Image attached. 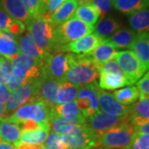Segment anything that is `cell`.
Segmentation results:
<instances>
[{"instance_id":"obj_31","label":"cell","mask_w":149,"mask_h":149,"mask_svg":"<svg viewBox=\"0 0 149 149\" xmlns=\"http://www.w3.org/2000/svg\"><path fill=\"white\" fill-rule=\"evenodd\" d=\"M112 95L119 104L124 106L133 104L140 97L139 90L134 85H128V87L119 89L112 93Z\"/></svg>"},{"instance_id":"obj_32","label":"cell","mask_w":149,"mask_h":149,"mask_svg":"<svg viewBox=\"0 0 149 149\" xmlns=\"http://www.w3.org/2000/svg\"><path fill=\"white\" fill-rule=\"evenodd\" d=\"M55 112L59 116L68 119H80L85 121V118L82 114L79 107L75 101L67 102L61 104H58L54 109Z\"/></svg>"},{"instance_id":"obj_12","label":"cell","mask_w":149,"mask_h":149,"mask_svg":"<svg viewBox=\"0 0 149 149\" xmlns=\"http://www.w3.org/2000/svg\"><path fill=\"white\" fill-rule=\"evenodd\" d=\"M35 80L27 81L24 85L11 92L10 97L5 104V117L11 116L13 112L22 105L29 102H34L35 95Z\"/></svg>"},{"instance_id":"obj_21","label":"cell","mask_w":149,"mask_h":149,"mask_svg":"<svg viewBox=\"0 0 149 149\" xmlns=\"http://www.w3.org/2000/svg\"><path fill=\"white\" fill-rule=\"evenodd\" d=\"M19 54L17 37L9 32L0 31V56L13 61Z\"/></svg>"},{"instance_id":"obj_54","label":"cell","mask_w":149,"mask_h":149,"mask_svg":"<svg viewBox=\"0 0 149 149\" xmlns=\"http://www.w3.org/2000/svg\"><path fill=\"white\" fill-rule=\"evenodd\" d=\"M0 140H1V139H0Z\"/></svg>"},{"instance_id":"obj_36","label":"cell","mask_w":149,"mask_h":149,"mask_svg":"<svg viewBox=\"0 0 149 149\" xmlns=\"http://www.w3.org/2000/svg\"><path fill=\"white\" fill-rule=\"evenodd\" d=\"M50 149H69L65 143L61 134L51 133L45 141V145Z\"/></svg>"},{"instance_id":"obj_11","label":"cell","mask_w":149,"mask_h":149,"mask_svg":"<svg viewBox=\"0 0 149 149\" xmlns=\"http://www.w3.org/2000/svg\"><path fill=\"white\" fill-rule=\"evenodd\" d=\"M68 55L65 52L49 54L42 65V74L60 83L63 82L68 70Z\"/></svg>"},{"instance_id":"obj_16","label":"cell","mask_w":149,"mask_h":149,"mask_svg":"<svg viewBox=\"0 0 149 149\" xmlns=\"http://www.w3.org/2000/svg\"><path fill=\"white\" fill-rule=\"evenodd\" d=\"M85 121L80 119H68L59 116L53 109H51L48 117L49 130L52 133L65 134L72 131L77 125L84 123Z\"/></svg>"},{"instance_id":"obj_3","label":"cell","mask_w":149,"mask_h":149,"mask_svg":"<svg viewBox=\"0 0 149 149\" xmlns=\"http://www.w3.org/2000/svg\"><path fill=\"white\" fill-rule=\"evenodd\" d=\"M137 134L130 122L123 123L103 133L99 138V145L108 149H128Z\"/></svg>"},{"instance_id":"obj_5","label":"cell","mask_w":149,"mask_h":149,"mask_svg":"<svg viewBox=\"0 0 149 149\" xmlns=\"http://www.w3.org/2000/svg\"><path fill=\"white\" fill-rule=\"evenodd\" d=\"M93 32V27L85 23L75 17H72L64 23L56 27V39L59 52L63 46L77 41Z\"/></svg>"},{"instance_id":"obj_26","label":"cell","mask_w":149,"mask_h":149,"mask_svg":"<svg viewBox=\"0 0 149 149\" xmlns=\"http://www.w3.org/2000/svg\"><path fill=\"white\" fill-rule=\"evenodd\" d=\"M120 28V23L114 17H107L100 19L93 27L94 34L100 39H106Z\"/></svg>"},{"instance_id":"obj_47","label":"cell","mask_w":149,"mask_h":149,"mask_svg":"<svg viewBox=\"0 0 149 149\" xmlns=\"http://www.w3.org/2000/svg\"><path fill=\"white\" fill-rule=\"evenodd\" d=\"M135 129H136L137 133H148L149 134V122L142 124V125H139V126H136Z\"/></svg>"},{"instance_id":"obj_37","label":"cell","mask_w":149,"mask_h":149,"mask_svg":"<svg viewBox=\"0 0 149 149\" xmlns=\"http://www.w3.org/2000/svg\"><path fill=\"white\" fill-rule=\"evenodd\" d=\"M12 61L0 56V84L6 85L12 74Z\"/></svg>"},{"instance_id":"obj_24","label":"cell","mask_w":149,"mask_h":149,"mask_svg":"<svg viewBox=\"0 0 149 149\" xmlns=\"http://www.w3.org/2000/svg\"><path fill=\"white\" fill-rule=\"evenodd\" d=\"M138 33L132 29L119 28L109 37L104 39L114 48H131Z\"/></svg>"},{"instance_id":"obj_56","label":"cell","mask_w":149,"mask_h":149,"mask_svg":"<svg viewBox=\"0 0 149 149\" xmlns=\"http://www.w3.org/2000/svg\"><path fill=\"white\" fill-rule=\"evenodd\" d=\"M15 149H16V148H15Z\"/></svg>"},{"instance_id":"obj_52","label":"cell","mask_w":149,"mask_h":149,"mask_svg":"<svg viewBox=\"0 0 149 149\" xmlns=\"http://www.w3.org/2000/svg\"><path fill=\"white\" fill-rule=\"evenodd\" d=\"M47 0H42V2L43 3H44V5L45 6H46V4H47Z\"/></svg>"},{"instance_id":"obj_55","label":"cell","mask_w":149,"mask_h":149,"mask_svg":"<svg viewBox=\"0 0 149 149\" xmlns=\"http://www.w3.org/2000/svg\"></svg>"},{"instance_id":"obj_27","label":"cell","mask_w":149,"mask_h":149,"mask_svg":"<svg viewBox=\"0 0 149 149\" xmlns=\"http://www.w3.org/2000/svg\"><path fill=\"white\" fill-rule=\"evenodd\" d=\"M128 23L132 30L137 33L149 32V8L128 15Z\"/></svg>"},{"instance_id":"obj_28","label":"cell","mask_w":149,"mask_h":149,"mask_svg":"<svg viewBox=\"0 0 149 149\" xmlns=\"http://www.w3.org/2000/svg\"><path fill=\"white\" fill-rule=\"evenodd\" d=\"M113 7L123 14L130 15L137 11L148 8L149 0H113Z\"/></svg>"},{"instance_id":"obj_23","label":"cell","mask_w":149,"mask_h":149,"mask_svg":"<svg viewBox=\"0 0 149 149\" xmlns=\"http://www.w3.org/2000/svg\"><path fill=\"white\" fill-rule=\"evenodd\" d=\"M0 8L9 16L22 22H27L31 15L22 5L21 0H0Z\"/></svg>"},{"instance_id":"obj_35","label":"cell","mask_w":149,"mask_h":149,"mask_svg":"<svg viewBox=\"0 0 149 149\" xmlns=\"http://www.w3.org/2000/svg\"><path fill=\"white\" fill-rule=\"evenodd\" d=\"M21 2L31 17H42L46 12V6L42 0H21Z\"/></svg>"},{"instance_id":"obj_45","label":"cell","mask_w":149,"mask_h":149,"mask_svg":"<svg viewBox=\"0 0 149 149\" xmlns=\"http://www.w3.org/2000/svg\"><path fill=\"white\" fill-rule=\"evenodd\" d=\"M11 91L5 85L0 84V104H6L10 97Z\"/></svg>"},{"instance_id":"obj_2","label":"cell","mask_w":149,"mask_h":149,"mask_svg":"<svg viewBox=\"0 0 149 149\" xmlns=\"http://www.w3.org/2000/svg\"><path fill=\"white\" fill-rule=\"evenodd\" d=\"M33 42L45 53L59 52L56 39V27L42 17H31L25 25Z\"/></svg>"},{"instance_id":"obj_46","label":"cell","mask_w":149,"mask_h":149,"mask_svg":"<svg viewBox=\"0 0 149 149\" xmlns=\"http://www.w3.org/2000/svg\"><path fill=\"white\" fill-rule=\"evenodd\" d=\"M42 145L19 143L16 147V149H42Z\"/></svg>"},{"instance_id":"obj_51","label":"cell","mask_w":149,"mask_h":149,"mask_svg":"<svg viewBox=\"0 0 149 149\" xmlns=\"http://www.w3.org/2000/svg\"><path fill=\"white\" fill-rule=\"evenodd\" d=\"M92 149H108L106 148H104V147H95V148H92Z\"/></svg>"},{"instance_id":"obj_38","label":"cell","mask_w":149,"mask_h":149,"mask_svg":"<svg viewBox=\"0 0 149 149\" xmlns=\"http://www.w3.org/2000/svg\"><path fill=\"white\" fill-rule=\"evenodd\" d=\"M98 70H99L100 74H114L124 75L123 73L122 70L119 67L118 62L114 59H113L111 61H109L100 65Z\"/></svg>"},{"instance_id":"obj_42","label":"cell","mask_w":149,"mask_h":149,"mask_svg":"<svg viewBox=\"0 0 149 149\" xmlns=\"http://www.w3.org/2000/svg\"><path fill=\"white\" fill-rule=\"evenodd\" d=\"M140 97H149V70L137 82Z\"/></svg>"},{"instance_id":"obj_10","label":"cell","mask_w":149,"mask_h":149,"mask_svg":"<svg viewBox=\"0 0 149 149\" xmlns=\"http://www.w3.org/2000/svg\"><path fill=\"white\" fill-rule=\"evenodd\" d=\"M126 122H129L128 114L125 116H113L99 111L91 117L85 118V123L99 139L103 133L110 128Z\"/></svg>"},{"instance_id":"obj_25","label":"cell","mask_w":149,"mask_h":149,"mask_svg":"<svg viewBox=\"0 0 149 149\" xmlns=\"http://www.w3.org/2000/svg\"><path fill=\"white\" fill-rule=\"evenodd\" d=\"M77 7L78 3L74 0H65L63 4L52 15L49 22L55 27L64 23L65 22L74 17Z\"/></svg>"},{"instance_id":"obj_53","label":"cell","mask_w":149,"mask_h":149,"mask_svg":"<svg viewBox=\"0 0 149 149\" xmlns=\"http://www.w3.org/2000/svg\"><path fill=\"white\" fill-rule=\"evenodd\" d=\"M42 149H50V148H47L46 146L42 145Z\"/></svg>"},{"instance_id":"obj_13","label":"cell","mask_w":149,"mask_h":149,"mask_svg":"<svg viewBox=\"0 0 149 149\" xmlns=\"http://www.w3.org/2000/svg\"><path fill=\"white\" fill-rule=\"evenodd\" d=\"M12 74L21 77L27 82L37 79L42 74L41 65L34 58L24 54H19L13 61H12Z\"/></svg>"},{"instance_id":"obj_49","label":"cell","mask_w":149,"mask_h":149,"mask_svg":"<svg viewBox=\"0 0 149 149\" xmlns=\"http://www.w3.org/2000/svg\"><path fill=\"white\" fill-rule=\"evenodd\" d=\"M5 118V105L0 104V121Z\"/></svg>"},{"instance_id":"obj_6","label":"cell","mask_w":149,"mask_h":149,"mask_svg":"<svg viewBox=\"0 0 149 149\" xmlns=\"http://www.w3.org/2000/svg\"><path fill=\"white\" fill-rule=\"evenodd\" d=\"M69 149H92L100 147L99 139L85 123L79 124L70 133L61 135Z\"/></svg>"},{"instance_id":"obj_44","label":"cell","mask_w":149,"mask_h":149,"mask_svg":"<svg viewBox=\"0 0 149 149\" xmlns=\"http://www.w3.org/2000/svg\"><path fill=\"white\" fill-rule=\"evenodd\" d=\"M13 19V18H12L5 11L0 8V31L7 32Z\"/></svg>"},{"instance_id":"obj_17","label":"cell","mask_w":149,"mask_h":149,"mask_svg":"<svg viewBox=\"0 0 149 149\" xmlns=\"http://www.w3.org/2000/svg\"><path fill=\"white\" fill-rule=\"evenodd\" d=\"M139 98L129 107L128 119L134 127L149 122V97Z\"/></svg>"},{"instance_id":"obj_43","label":"cell","mask_w":149,"mask_h":149,"mask_svg":"<svg viewBox=\"0 0 149 149\" xmlns=\"http://www.w3.org/2000/svg\"><path fill=\"white\" fill-rule=\"evenodd\" d=\"M25 29H26V26L23 22L16 20V19H13L7 32H9L12 35L17 37L25 32Z\"/></svg>"},{"instance_id":"obj_4","label":"cell","mask_w":149,"mask_h":149,"mask_svg":"<svg viewBox=\"0 0 149 149\" xmlns=\"http://www.w3.org/2000/svg\"><path fill=\"white\" fill-rule=\"evenodd\" d=\"M50 111L51 109L42 102H29L19 107L11 116L6 118L18 125L26 121H32L37 123L41 128L49 129L48 117Z\"/></svg>"},{"instance_id":"obj_48","label":"cell","mask_w":149,"mask_h":149,"mask_svg":"<svg viewBox=\"0 0 149 149\" xmlns=\"http://www.w3.org/2000/svg\"><path fill=\"white\" fill-rule=\"evenodd\" d=\"M15 146L13 144L5 143L2 140H0V149H15Z\"/></svg>"},{"instance_id":"obj_15","label":"cell","mask_w":149,"mask_h":149,"mask_svg":"<svg viewBox=\"0 0 149 149\" xmlns=\"http://www.w3.org/2000/svg\"><path fill=\"white\" fill-rule=\"evenodd\" d=\"M104 40L95 36V34H89L85 37L80 38L77 41L70 42L65 45L61 48L62 52H72L79 55H86L98 47Z\"/></svg>"},{"instance_id":"obj_7","label":"cell","mask_w":149,"mask_h":149,"mask_svg":"<svg viewBox=\"0 0 149 149\" xmlns=\"http://www.w3.org/2000/svg\"><path fill=\"white\" fill-rule=\"evenodd\" d=\"M60 82L42 74L35 80V102H42L47 106L53 109L58 105L57 91Z\"/></svg>"},{"instance_id":"obj_33","label":"cell","mask_w":149,"mask_h":149,"mask_svg":"<svg viewBox=\"0 0 149 149\" xmlns=\"http://www.w3.org/2000/svg\"><path fill=\"white\" fill-rule=\"evenodd\" d=\"M49 129L40 128L32 131H22L19 143L42 145L47 138Z\"/></svg>"},{"instance_id":"obj_20","label":"cell","mask_w":149,"mask_h":149,"mask_svg":"<svg viewBox=\"0 0 149 149\" xmlns=\"http://www.w3.org/2000/svg\"><path fill=\"white\" fill-rule=\"evenodd\" d=\"M131 49L147 70H149V32L138 33Z\"/></svg>"},{"instance_id":"obj_8","label":"cell","mask_w":149,"mask_h":149,"mask_svg":"<svg viewBox=\"0 0 149 149\" xmlns=\"http://www.w3.org/2000/svg\"><path fill=\"white\" fill-rule=\"evenodd\" d=\"M115 61L130 85L138 82L147 71V69L141 63L133 51L118 52Z\"/></svg>"},{"instance_id":"obj_1","label":"cell","mask_w":149,"mask_h":149,"mask_svg":"<svg viewBox=\"0 0 149 149\" xmlns=\"http://www.w3.org/2000/svg\"><path fill=\"white\" fill-rule=\"evenodd\" d=\"M99 77L100 73L98 68L94 64L89 54L69 53L68 70L65 73L64 81L81 86L95 82Z\"/></svg>"},{"instance_id":"obj_34","label":"cell","mask_w":149,"mask_h":149,"mask_svg":"<svg viewBox=\"0 0 149 149\" xmlns=\"http://www.w3.org/2000/svg\"><path fill=\"white\" fill-rule=\"evenodd\" d=\"M79 88L80 86L74 85L67 81H63L60 83L57 91L58 104H61L67 102L75 101Z\"/></svg>"},{"instance_id":"obj_39","label":"cell","mask_w":149,"mask_h":149,"mask_svg":"<svg viewBox=\"0 0 149 149\" xmlns=\"http://www.w3.org/2000/svg\"><path fill=\"white\" fill-rule=\"evenodd\" d=\"M128 149H149L148 133H137L133 143Z\"/></svg>"},{"instance_id":"obj_30","label":"cell","mask_w":149,"mask_h":149,"mask_svg":"<svg viewBox=\"0 0 149 149\" xmlns=\"http://www.w3.org/2000/svg\"><path fill=\"white\" fill-rule=\"evenodd\" d=\"M125 85H131L124 75L114 74H100L99 86L102 90H116Z\"/></svg>"},{"instance_id":"obj_29","label":"cell","mask_w":149,"mask_h":149,"mask_svg":"<svg viewBox=\"0 0 149 149\" xmlns=\"http://www.w3.org/2000/svg\"><path fill=\"white\" fill-rule=\"evenodd\" d=\"M74 17L91 27H94L99 20L100 13L95 7L91 3L78 6L74 12Z\"/></svg>"},{"instance_id":"obj_41","label":"cell","mask_w":149,"mask_h":149,"mask_svg":"<svg viewBox=\"0 0 149 149\" xmlns=\"http://www.w3.org/2000/svg\"><path fill=\"white\" fill-rule=\"evenodd\" d=\"M65 0H47L46 4V12L43 15V18L50 20V17L63 4Z\"/></svg>"},{"instance_id":"obj_18","label":"cell","mask_w":149,"mask_h":149,"mask_svg":"<svg viewBox=\"0 0 149 149\" xmlns=\"http://www.w3.org/2000/svg\"><path fill=\"white\" fill-rule=\"evenodd\" d=\"M18 42L19 53L24 54L34 58L39 64L41 65L42 69V65L46 58L49 54L43 52L42 50L37 47V45L33 42L30 33L28 32H25L20 38Z\"/></svg>"},{"instance_id":"obj_14","label":"cell","mask_w":149,"mask_h":149,"mask_svg":"<svg viewBox=\"0 0 149 149\" xmlns=\"http://www.w3.org/2000/svg\"><path fill=\"white\" fill-rule=\"evenodd\" d=\"M98 104L103 113L113 116H125L129 113V107L124 106L114 99L112 93L100 89L98 94Z\"/></svg>"},{"instance_id":"obj_19","label":"cell","mask_w":149,"mask_h":149,"mask_svg":"<svg viewBox=\"0 0 149 149\" xmlns=\"http://www.w3.org/2000/svg\"><path fill=\"white\" fill-rule=\"evenodd\" d=\"M118 52L111 44L104 40L98 47H96L89 56L93 61L94 64L99 69V67L103 64L115 58Z\"/></svg>"},{"instance_id":"obj_50","label":"cell","mask_w":149,"mask_h":149,"mask_svg":"<svg viewBox=\"0 0 149 149\" xmlns=\"http://www.w3.org/2000/svg\"><path fill=\"white\" fill-rule=\"evenodd\" d=\"M78 5H82V4H86V3H91L92 0H74Z\"/></svg>"},{"instance_id":"obj_40","label":"cell","mask_w":149,"mask_h":149,"mask_svg":"<svg viewBox=\"0 0 149 149\" xmlns=\"http://www.w3.org/2000/svg\"><path fill=\"white\" fill-rule=\"evenodd\" d=\"M91 3L98 9L101 19L105 17V15L113 8V0H92Z\"/></svg>"},{"instance_id":"obj_22","label":"cell","mask_w":149,"mask_h":149,"mask_svg":"<svg viewBox=\"0 0 149 149\" xmlns=\"http://www.w3.org/2000/svg\"><path fill=\"white\" fill-rule=\"evenodd\" d=\"M22 130L19 125L8 118L0 121V139L5 143L17 146L19 144Z\"/></svg>"},{"instance_id":"obj_9","label":"cell","mask_w":149,"mask_h":149,"mask_svg":"<svg viewBox=\"0 0 149 149\" xmlns=\"http://www.w3.org/2000/svg\"><path fill=\"white\" fill-rule=\"evenodd\" d=\"M100 89L101 88L96 81L80 86L75 102L85 118L91 117L100 111L98 104V94Z\"/></svg>"}]
</instances>
